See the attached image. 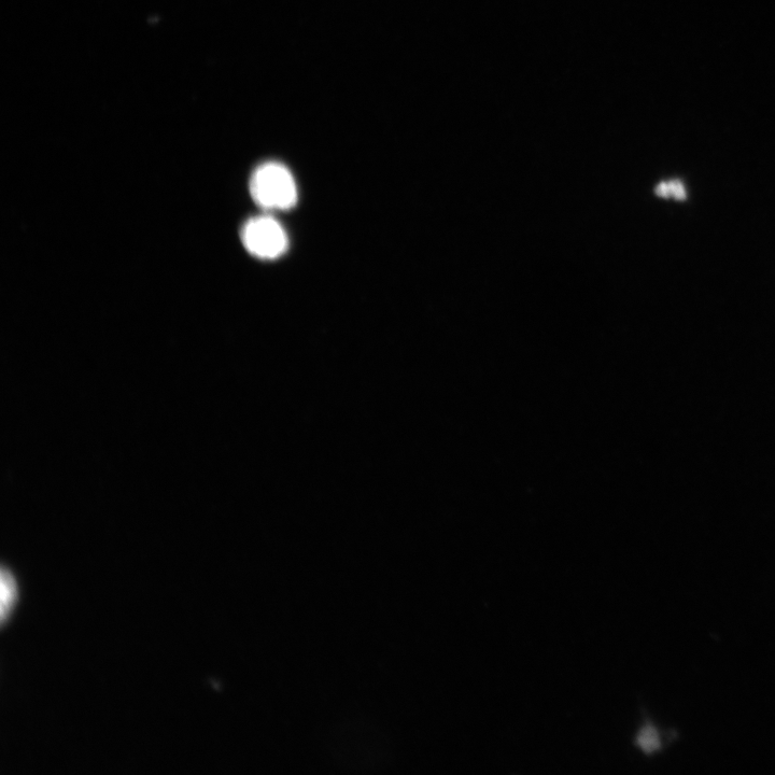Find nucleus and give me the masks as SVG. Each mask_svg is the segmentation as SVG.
<instances>
[{
	"label": "nucleus",
	"instance_id": "obj_4",
	"mask_svg": "<svg viewBox=\"0 0 775 775\" xmlns=\"http://www.w3.org/2000/svg\"><path fill=\"white\" fill-rule=\"evenodd\" d=\"M637 745L646 754L656 753L661 749V739L656 727L645 725L637 737Z\"/></svg>",
	"mask_w": 775,
	"mask_h": 775
},
{
	"label": "nucleus",
	"instance_id": "obj_5",
	"mask_svg": "<svg viewBox=\"0 0 775 775\" xmlns=\"http://www.w3.org/2000/svg\"><path fill=\"white\" fill-rule=\"evenodd\" d=\"M656 194L664 199L673 197L674 200H686L687 193L684 183L681 180H670L659 183L656 188Z\"/></svg>",
	"mask_w": 775,
	"mask_h": 775
},
{
	"label": "nucleus",
	"instance_id": "obj_3",
	"mask_svg": "<svg viewBox=\"0 0 775 775\" xmlns=\"http://www.w3.org/2000/svg\"><path fill=\"white\" fill-rule=\"evenodd\" d=\"M0 589H2V609H0V614H2V623H5L18 599L16 581H14L10 571L6 569H3L2 575H0Z\"/></svg>",
	"mask_w": 775,
	"mask_h": 775
},
{
	"label": "nucleus",
	"instance_id": "obj_1",
	"mask_svg": "<svg viewBox=\"0 0 775 775\" xmlns=\"http://www.w3.org/2000/svg\"><path fill=\"white\" fill-rule=\"evenodd\" d=\"M252 199L264 209L287 210L298 201V189L289 169L276 162L260 165L250 179Z\"/></svg>",
	"mask_w": 775,
	"mask_h": 775
},
{
	"label": "nucleus",
	"instance_id": "obj_2",
	"mask_svg": "<svg viewBox=\"0 0 775 775\" xmlns=\"http://www.w3.org/2000/svg\"><path fill=\"white\" fill-rule=\"evenodd\" d=\"M245 248L259 259L273 260L283 256L288 248V236L283 227L272 217L250 219L242 230Z\"/></svg>",
	"mask_w": 775,
	"mask_h": 775
}]
</instances>
